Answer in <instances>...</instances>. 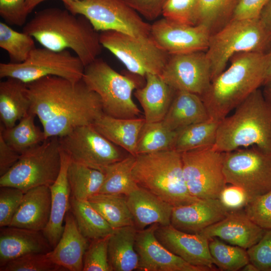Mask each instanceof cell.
<instances>
[{"label":"cell","instance_id":"6da1fadb","mask_svg":"<svg viewBox=\"0 0 271 271\" xmlns=\"http://www.w3.org/2000/svg\"><path fill=\"white\" fill-rule=\"evenodd\" d=\"M29 112L37 116L46 139L91 125L104 113L98 95L81 80L48 76L27 84Z\"/></svg>","mask_w":271,"mask_h":271},{"label":"cell","instance_id":"7a4b0ae2","mask_svg":"<svg viewBox=\"0 0 271 271\" xmlns=\"http://www.w3.org/2000/svg\"><path fill=\"white\" fill-rule=\"evenodd\" d=\"M23 31L43 47L55 51H73L85 66L98 58L102 46L99 34L83 16L67 9L49 8L35 13Z\"/></svg>","mask_w":271,"mask_h":271},{"label":"cell","instance_id":"3957f363","mask_svg":"<svg viewBox=\"0 0 271 271\" xmlns=\"http://www.w3.org/2000/svg\"><path fill=\"white\" fill-rule=\"evenodd\" d=\"M213 79L201 98L210 118L221 121L263 85L267 69L265 52H244Z\"/></svg>","mask_w":271,"mask_h":271},{"label":"cell","instance_id":"277c9868","mask_svg":"<svg viewBox=\"0 0 271 271\" xmlns=\"http://www.w3.org/2000/svg\"><path fill=\"white\" fill-rule=\"evenodd\" d=\"M220 121L213 148L226 153L255 146L271 152V103L259 88Z\"/></svg>","mask_w":271,"mask_h":271},{"label":"cell","instance_id":"5b68a950","mask_svg":"<svg viewBox=\"0 0 271 271\" xmlns=\"http://www.w3.org/2000/svg\"><path fill=\"white\" fill-rule=\"evenodd\" d=\"M132 174L140 187L173 206L199 200L190 194L184 178L181 153L174 149L136 156Z\"/></svg>","mask_w":271,"mask_h":271},{"label":"cell","instance_id":"8992f818","mask_svg":"<svg viewBox=\"0 0 271 271\" xmlns=\"http://www.w3.org/2000/svg\"><path fill=\"white\" fill-rule=\"evenodd\" d=\"M270 43L271 38L259 19H231L211 35L205 51L212 80L225 69L227 63L235 55L265 52Z\"/></svg>","mask_w":271,"mask_h":271},{"label":"cell","instance_id":"52a82bcc","mask_svg":"<svg viewBox=\"0 0 271 271\" xmlns=\"http://www.w3.org/2000/svg\"><path fill=\"white\" fill-rule=\"evenodd\" d=\"M82 80L98 95L104 113L119 118L140 115L141 110L132 98L134 90L140 87L137 79L118 73L97 58L85 67Z\"/></svg>","mask_w":271,"mask_h":271},{"label":"cell","instance_id":"ba28073f","mask_svg":"<svg viewBox=\"0 0 271 271\" xmlns=\"http://www.w3.org/2000/svg\"><path fill=\"white\" fill-rule=\"evenodd\" d=\"M61 149L58 137H52L21 154L17 162L0 177V187L10 186L25 193L34 187L50 186L61 167Z\"/></svg>","mask_w":271,"mask_h":271},{"label":"cell","instance_id":"9c48e42d","mask_svg":"<svg viewBox=\"0 0 271 271\" xmlns=\"http://www.w3.org/2000/svg\"><path fill=\"white\" fill-rule=\"evenodd\" d=\"M85 67L81 60L69 50L55 51L36 47L22 63H1L0 78H13L28 84L55 76L76 82L82 80Z\"/></svg>","mask_w":271,"mask_h":271},{"label":"cell","instance_id":"30bf717a","mask_svg":"<svg viewBox=\"0 0 271 271\" xmlns=\"http://www.w3.org/2000/svg\"><path fill=\"white\" fill-rule=\"evenodd\" d=\"M75 15L83 16L98 31H114L138 38H150L151 25L124 0H77L64 4Z\"/></svg>","mask_w":271,"mask_h":271},{"label":"cell","instance_id":"8fae6325","mask_svg":"<svg viewBox=\"0 0 271 271\" xmlns=\"http://www.w3.org/2000/svg\"><path fill=\"white\" fill-rule=\"evenodd\" d=\"M223 172L227 184L242 188L250 200L271 190V152L252 146L224 153Z\"/></svg>","mask_w":271,"mask_h":271},{"label":"cell","instance_id":"7c38bea8","mask_svg":"<svg viewBox=\"0 0 271 271\" xmlns=\"http://www.w3.org/2000/svg\"><path fill=\"white\" fill-rule=\"evenodd\" d=\"M100 42L128 71L142 77L148 73L160 75L169 55L150 38H138L114 31L101 32Z\"/></svg>","mask_w":271,"mask_h":271},{"label":"cell","instance_id":"4fadbf2b","mask_svg":"<svg viewBox=\"0 0 271 271\" xmlns=\"http://www.w3.org/2000/svg\"><path fill=\"white\" fill-rule=\"evenodd\" d=\"M186 185L199 199H217L227 184L223 172L224 153L213 147L181 153Z\"/></svg>","mask_w":271,"mask_h":271},{"label":"cell","instance_id":"5bb4252c","mask_svg":"<svg viewBox=\"0 0 271 271\" xmlns=\"http://www.w3.org/2000/svg\"><path fill=\"white\" fill-rule=\"evenodd\" d=\"M61 149L71 161L100 170L124 158L118 146L92 125L78 126L58 138Z\"/></svg>","mask_w":271,"mask_h":271},{"label":"cell","instance_id":"9a60e30c","mask_svg":"<svg viewBox=\"0 0 271 271\" xmlns=\"http://www.w3.org/2000/svg\"><path fill=\"white\" fill-rule=\"evenodd\" d=\"M160 76L175 91L200 96L212 81L210 65L204 51L170 55Z\"/></svg>","mask_w":271,"mask_h":271},{"label":"cell","instance_id":"2e32d148","mask_svg":"<svg viewBox=\"0 0 271 271\" xmlns=\"http://www.w3.org/2000/svg\"><path fill=\"white\" fill-rule=\"evenodd\" d=\"M211 35L203 25L183 24L164 17L151 26V39L169 55L206 51Z\"/></svg>","mask_w":271,"mask_h":271},{"label":"cell","instance_id":"e0dca14e","mask_svg":"<svg viewBox=\"0 0 271 271\" xmlns=\"http://www.w3.org/2000/svg\"><path fill=\"white\" fill-rule=\"evenodd\" d=\"M158 225L154 224L138 230L135 248L139 257L138 270L212 271L190 264L166 248L156 236Z\"/></svg>","mask_w":271,"mask_h":271},{"label":"cell","instance_id":"ac0fdd59","mask_svg":"<svg viewBox=\"0 0 271 271\" xmlns=\"http://www.w3.org/2000/svg\"><path fill=\"white\" fill-rule=\"evenodd\" d=\"M155 235L166 248L186 262L216 270L209 250V239L200 234L185 232L169 224L159 225Z\"/></svg>","mask_w":271,"mask_h":271},{"label":"cell","instance_id":"d6986e66","mask_svg":"<svg viewBox=\"0 0 271 271\" xmlns=\"http://www.w3.org/2000/svg\"><path fill=\"white\" fill-rule=\"evenodd\" d=\"M265 231L241 209L229 211L225 218L199 234L207 239L217 237L227 243L247 250L260 239Z\"/></svg>","mask_w":271,"mask_h":271},{"label":"cell","instance_id":"ffe728a7","mask_svg":"<svg viewBox=\"0 0 271 271\" xmlns=\"http://www.w3.org/2000/svg\"><path fill=\"white\" fill-rule=\"evenodd\" d=\"M228 212L218 198L199 199L191 204L174 206L171 224L185 232L199 233L223 219Z\"/></svg>","mask_w":271,"mask_h":271},{"label":"cell","instance_id":"44dd1931","mask_svg":"<svg viewBox=\"0 0 271 271\" xmlns=\"http://www.w3.org/2000/svg\"><path fill=\"white\" fill-rule=\"evenodd\" d=\"M89 240L80 231L69 209L65 217L62 235L56 245L47 253L53 262L66 271H82Z\"/></svg>","mask_w":271,"mask_h":271},{"label":"cell","instance_id":"7402d4cb","mask_svg":"<svg viewBox=\"0 0 271 271\" xmlns=\"http://www.w3.org/2000/svg\"><path fill=\"white\" fill-rule=\"evenodd\" d=\"M52 249L42 231L14 226L1 227L0 267L23 255Z\"/></svg>","mask_w":271,"mask_h":271},{"label":"cell","instance_id":"603a6c76","mask_svg":"<svg viewBox=\"0 0 271 271\" xmlns=\"http://www.w3.org/2000/svg\"><path fill=\"white\" fill-rule=\"evenodd\" d=\"M61 167L55 182L50 186L51 192V213L49 222L42 231L51 247L54 248L63 231L65 216L70 209L71 191L67 178L70 159L61 150Z\"/></svg>","mask_w":271,"mask_h":271},{"label":"cell","instance_id":"cb8c5ba5","mask_svg":"<svg viewBox=\"0 0 271 271\" xmlns=\"http://www.w3.org/2000/svg\"><path fill=\"white\" fill-rule=\"evenodd\" d=\"M51 206L49 186L30 189L25 193L10 226L42 231L49 222Z\"/></svg>","mask_w":271,"mask_h":271},{"label":"cell","instance_id":"d4e9b609","mask_svg":"<svg viewBox=\"0 0 271 271\" xmlns=\"http://www.w3.org/2000/svg\"><path fill=\"white\" fill-rule=\"evenodd\" d=\"M134 225L138 230L157 224H171L173 206L149 191L140 187L126 196Z\"/></svg>","mask_w":271,"mask_h":271},{"label":"cell","instance_id":"484cf974","mask_svg":"<svg viewBox=\"0 0 271 271\" xmlns=\"http://www.w3.org/2000/svg\"><path fill=\"white\" fill-rule=\"evenodd\" d=\"M145 77V84L136 89L134 95L143 109L146 122L162 121L171 104L175 91L160 75L148 73Z\"/></svg>","mask_w":271,"mask_h":271},{"label":"cell","instance_id":"4316f807","mask_svg":"<svg viewBox=\"0 0 271 271\" xmlns=\"http://www.w3.org/2000/svg\"><path fill=\"white\" fill-rule=\"evenodd\" d=\"M144 118H119L102 114L91 124L109 141L136 156L139 134Z\"/></svg>","mask_w":271,"mask_h":271},{"label":"cell","instance_id":"83f0119b","mask_svg":"<svg viewBox=\"0 0 271 271\" xmlns=\"http://www.w3.org/2000/svg\"><path fill=\"white\" fill-rule=\"evenodd\" d=\"M209 118L200 96L189 92L176 91L162 121L170 129L177 131Z\"/></svg>","mask_w":271,"mask_h":271},{"label":"cell","instance_id":"f1b7e54d","mask_svg":"<svg viewBox=\"0 0 271 271\" xmlns=\"http://www.w3.org/2000/svg\"><path fill=\"white\" fill-rule=\"evenodd\" d=\"M30 108L27 84L13 78L0 82V119L5 127L16 124L29 112Z\"/></svg>","mask_w":271,"mask_h":271},{"label":"cell","instance_id":"f546056e","mask_svg":"<svg viewBox=\"0 0 271 271\" xmlns=\"http://www.w3.org/2000/svg\"><path fill=\"white\" fill-rule=\"evenodd\" d=\"M138 229L134 225L114 230L108 246L109 263L112 271L138 270L139 257L135 248Z\"/></svg>","mask_w":271,"mask_h":271},{"label":"cell","instance_id":"4dcf8cb0","mask_svg":"<svg viewBox=\"0 0 271 271\" xmlns=\"http://www.w3.org/2000/svg\"><path fill=\"white\" fill-rule=\"evenodd\" d=\"M70 210L80 231L90 240L109 236L114 231V229L88 200H79L71 197Z\"/></svg>","mask_w":271,"mask_h":271},{"label":"cell","instance_id":"1f68e13d","mask_svg":"<svg viewBox=\"0 0 271 271\" xmlns=\"http://www.w3.org/2000/svg\"><path fill=\"white\" fill-rule=\"evenodd\" d=\"M36 115L29 112L14 126L6 128L0 124V135L20 155L47 140L43 130L35 122Z\"/></svg>","mask_w":271,"mask_h":271},{"label":"cell","instance_id":"d6a6232c","mask_svg":"<svg viewBox=\"0 0 271 271\" xmlns=\"http://www.w3.org/2000/svg\"><path fill=\"white\" fill-rule=\"evenodd\" d=\"M219 122L209 118L177 130L173 149L182 153L197 149L213 147Z\"/></svg>","mask_w":271,"mask_h":271},{"label":"cell","instance_id":"836d02e7","mask_svg":"<svg viewBox=\"0 0 271 271\" xmlns=\"http://www.w3.org/2000/svg\"><path fill=\"white\" fill-rule=\"evenodd\" d=\"M67 178L71 197L79 200H88L99 193L104 174L100 170L70 160Z\"/></svg>","mask_w":271,"mask_h":271},{"label":"cell","instance_id":"e575fe53","mask_svg":"<svg viewBox=\"0 0 271 271\" xmlns=\"http://www.w3.org/2000/svg\"><path fill=\"white\" fill-rule=\"evenodd\" d=\"M136 156L129 155L106 166L102 171L104 181L99 193L128 196L139 188L132 174Z\"/></svg>","mask_w":271,"mask_h":271},{"label":"cell","instance_id":"d590c367","mask_svg":"<svg viewBox=\"0 0 271 271\" xmlns=\"http://www.w3.org/2000/svg\"><path fill=\"white\" fill-rule=\"evenodd\" d=\"M88 201L114 229L134 225L126 196L99 193Z\"/></svg>","mask_w":271,"mask_h":271},{"label":"cell","instance_id":"8d00e7d4","mask_svg":"<svg viewBox=\"0 0 271 271\" xmlns=\"http://www.w3.org/2000/svg\"><path fill=\"white\" fill-rule=\"evenodd\" d=\"M176 131L167 127L162 121L146 122L139 136L136 156L172 150Z\"/></svg>","mask_w":271,"mask_h":271},{"label":"cell","instance_id":"74e56055","mask_svg":"<svg viewBox=\"0 0 271 271\" xmlns=\"http://www.w3.org/2000/svg\"><path fill=\"white\" fill-rule=\"evenodd\" d=\"M239 0H199L196 25H203L211 34L229 22Z\"/></svg>","mask_w":271,"mask_h":271},{"label":"cell","instance_id":"f35d334b","mask_svg":"<svg viewBox=\"0 0 271 271\" xmlns=\"http://www.w3.org/2000/svg\"><path fill=\"white\" fill-rule=\"evenodd\" d=\"M209 247L214 263L220 270L237 271L249 262L246 249L217 237L209 239Z\"/></svg>","mask_w":271,"mask_h":271},{"label":"cell","instance_id":"ab89813d","mask_svg":"<svg viewBox=\"0 0 271 271\" xmlns=\"http://www.w3.org/2000/svg\"><path fill=\"white\" fill-rule=\"evenodd\" d=\"M34 39L28 34L14 30L5 22L0 23V47L8 54L11 63L24 62L35 47Z\"/></svg>","mask_w":271,"mask_h":271},{"label":"cell","instance_id":"60d3db41","mask_svg":"<svg viewBox=\"0 0 271 271\" xmlns=\"http://www.w3.org/2000/svg\"><path fill=\"white\" fill-rule=\"evenodd\" d=\"M1 271H66L52 261L47 253L27 254L0 267Z\"/></svg>","mask_w":271,"mask_h":271},{"label":"cell","instance_id":"b9f144b4","mask_svg":"<svg viewBox=\"0 0 271 271\" xmlns=\"http://www.w3.org/2000/svg\"><path fill=\"white\" fill-rule=\"evenodd\" d=\"M109 236L91 240L84 255L82 271H112L108 256Z\"/></svg>","mask_w":271,"mask_h":271},{"label":"cell","instance_id":"7bdbcfd3","mask_svg":"<svg viewBox=\"0 0 271 271\" xmlns=\"http://www.w3.org/2000/svg\"><path fill=\"white\" fill-rule=\"evenodd\" d=\"M199 0H166L162 15L178 23L196 25Z\"/></svg>","mask_w":271,"mask_h":271},{"label":"cell","instance_id":"ee69618b","mask_svg":"<svg viewBox=\"0 0 271 271\" xmlns=\"http://www.w3.org/2000/svg\"><path fill=\"white\" fill-rule=\"evenodd\" d=\"M243 209L256 224L265 230L271 229V190L250 200Z\"/></svg>","mask_w":271,"mask_h":271},{"label":"cell","instance_id":"f6af8a7d","mask_svg":"<svg viewBox=\"0 0 271 271\" xmlns=\"http://www.w3.org/2000/svg\"><path fill=\"white\" fill-rule=\"evenodd\" d=\"M25 193L24 191L16 187H0L1 227L10 226Z\"/></svg>","mask_w":271,"mask_h":271},{"label":"cell","instance_id":"bcb514c9","mask_svg":"<svg viewBox=\"0 0 271 271\" xmlns=\"http://www.w3.org/2000/svg\"><path fill=\"white\" fill-rule=\"evenodd\" d=\"M249 262L259 271H271V229H266L260 239L247 249Z\"/></svg>","mask_w":271,"mask_h":271},{"label":"cell","instance_id":"7dc6e473","mask_svg":"<svg viewBox=\"0 0 271 271\" xmlns=\"http://www.w3.org/2000/svg\"><path fill=\"white\" fill-rule=\"evenodd\" d=\"M26 0H0V16L9 25L24 26L28 14Z\"/></svg>","mask_w":271,"mask_h":271},{"label":"cell","instance_id":"c3c4849f","mask_svg":"<svg viewBox=\"0 0 271 271\" xmlns=\"http://www.w3.org/2000/svg\"><path fill=\"white\" fill-rule=\"evenodd\" d=\"M218 199L228 211L243 209L250 201L244 190L231 184L226 185Z\"/></svg>","mask_w":271,"mask_h":271},{"label":"cell","instance_id":"681fc988","mask_svg":"<svg viewBox=\"0 0 271 271\" xmlns=\"http://www.w3.org/2000/svg\"><path fill=\"white\" fill-rule=\"evenodd\" d=\"M140 15L154 21L162 15L166 0H124Z\"/></svg>","mask_w":271,"mask_h":271},{"label":"cell","instance_id":"f907efd6","mask_svg":"<svg viewBox=\"0 0 271 271\" xmlns=\"http://www.w3.org/2000/svg\"><path fill=\"white\" fill-rule=\"evenodd\" d=\"M269 0H239L231 19H259Z\"/></svg>","mask_w":271,"mask_h":271},{"label":"cell","instance_id":"816d5d0a","mask_svg":"<svg viewBox=\"0 0 271 271\" xmlns=\"http://www.w3.org/2000/svg\"><path fill=\"white\" fill-rule=\"evenodd\" d=\"M20 155L8 145L0 135V177L13 167L19 160Z\"/></svg>","mask_w":271,"mask_h":271},{"label":"cell","instance_id":"f5cc1de1","mask_svg":"<svg viewBox=\"0 0 271 271\" xmlns=\"http://www.w3.org/2000/svg\"><path fill=\"white\" fill-rule=\"evenodd\" d=\"M259 19L271 38V0L262 10Z\"/></svg>","mask_w":271,"mask_h":271},{"label":"cell","instance_id":"db71d44e","mask_svg":"<svg viewBox=\"0 0 271 271\" xmlns=\"http://www.w3.org/2000/svg\"><path fill=\"white\" fill-rule=\"evenodd\" d=\"M46 0H26V9L28 14L31 13L33 10L40 4ZM63 4H65L70 1L77 0H61Z\"/></svg>","mask_w":271,"mask_h":271},{"label":"cell","instance_id":"11a10c76","mask_svg":"<svg viewBox=\"0 0 271 271\" xmlns=\"http://www.w3.org/2000/svg\"><path fill=\"white\" fill-rule=\"evenodd\" d=\"M267 54V69L264 84L271 80V50L266 53Z\"/></svg>","mask_w":271,"mask_h":271},{"label":"cell","instance_id":"9f6ffc18","mask_svg":"<svg viewBox=\"0 0 271 271\" xmlns=\"http://www.w3.org/2000/svg\"><path fill=\"white\" fill-rule=\"evenodd\" d=\"M263 85V94L266 100L271 103V80L265 82Z\"/></svg>","mask_w":271,"mask_h":271},{"label":"cell","instance_id":"6f0895ef","mask_svg":"<svg viewBox=\"0 0 271 271\" xmlns=\"http://www.w3.org/2000/svg\"><path fill=\"white\" fill-rule=\"evenodd\" d=\"M242 271H259L257 268L252 263L249 262L245 264L241 269Z\"/></svg>","mask_w":271,"mask_h":271}]
</instances>
